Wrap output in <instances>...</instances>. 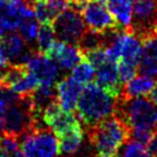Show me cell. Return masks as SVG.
<instances>
[{
    "label": "cell",
    "mask_w": 157,
    "mask_h": 157,
    "mask_svg": "<svg viewBox=\"0 0 157 157\" xmlns=\"http://www.w3.org/2000/svg\"><path fill=\"white\" fill-rule=\"evenodd\" d=\"M117 99L116 96L111 95L96 82L86 84L76 105L78 118L87 127L95 126L114 114Z\"/></svg>",
    "instance_id": "6da1fadb"
},
{
    "label": "cell",
    "mask_w": 157,
    "mask_h": 157,
    "mask_svg": "<svg viewBox=\"0 0 157 157\" xmlns=\"http://www.w3.org/2000/svg\"><path fill=\"white\" fill-rule=\"evenodd\" d=\"M129 127L116 114L95 126L88 127V140L97 157H109L118 154L129 140Z\"/></svg>",
    "instance_id": "7a4b0ae2"
},
{
    "label": "cell",
    "mask_w": 157,
    "mask_h": 157,
    "mask_svg": "<svg viewBox=\"0 0 157 157\" xmlns=\"http://www.w3.org/2000/svg\"><path fill=\"white\" fill-rule=\"evenodd\" d=\"M114 114L131 128L157 129V105L149 98L118 97Z\"/></svg>",
    "instance_id": "3957f363"
},
{
    "label": "cell",
    "mask_w": 157,
    "mask_h": 157,
    "mask_svg": "<svg viewBox=\"0 0 157 157\" xmlns=\"http://www.w3.org/2000/svg\"><path fill=\"white\" fill-rule=\"evenodd\" d=\"M20 140L25 157H56L60 152L59 140L48 126L35 128Z\"/></svg>",
    "instance_id": "277c9868"
},
{
    "label": "cell",
    "mask_w": 157,
    "mask_h": 157,
    "mask_svg": "<svg viewBox=\"0 0 157 157\" xmlns=\"http://www.w3.org/2000/svg\"><path fill=\"white\" fill-rule=\"evenodd\" d=\"M133 19L131 33L142 40L157 33V0H132Z\"/></svg>",
    "instance_id": "5b68a950"
},
{
    "label": "cell",
    "mask_w": 157,
    "mask_h": 157,
    "mask_svg": "<svg viewBox=\"0 0 157 157\" xmlns=\"http://www.w3.org/2000/svg\"><path fill=\"white\" fill-rule=\"evenodd\" d=\"M53 29L60 40L72 44H78V39L87 30L81 13L75 8L67 7L54 19Z\"/></svg>",
    "instance_id": "8992f818"
},
{
    "label": "cell",
    "mask_w": 157,
    "mask_h": 157,
    "mask_svg": "<svg viewBox=\"0 0 157 157\" xmlns=\"http://www.w3.org/2000/svg\"><path fill=\"white\" fill-rule=\"evenodd\" d=\"M80 13L88 29L104 33L110 29L120 28L105 4L95 0H88Z\"/></svg>",
    "instance_id": "52a82bcc"
},
{
    "label": "cell",
    "mask_w": 157,
    "mask_h": 157,
    "mask_svg": "<svg viewBox=\"0 0 157 157\" xmlns=\"http://www.w3.org/2000/svg\"><path fill=\"white\" fill-rule=\"evenodd\" d=\"M42 119L45 125L58 137L81 125L72 111L64 110L59 105L58 101L52 102L44 109L42 113Z\"/></svg>",
    "instance_id": "ba28073f"
},
{
    "label": "cell",
    "mask_w": 157,
    "mask_h": 157,
    "mask_svg": "<svg viewBox=\"0 0 157 157\" xmlns=\"http://www.w3.org/2000/svg\"><path fill=\"white\" fill-rule=\"evenodd\" d=\"M35 13L33 6L25 0H10L7 1L0 12V23L2 28L8 31L19 29L23 20L34 19Z\"/></svg>",
    "instance_id": "9c48e42d"
},
{
    "label": "cell",
    "mask_w": 157,
    "mask_h": 157,
    "mask_svg": "<svg viewBox=\"0 0 157 157\" xmlns=\"http://www.w3.org/2000/svg\"><path fill=\"white\" fill-rule=\"evenodd\" d=\"M27 67L38 80L39 86H53L59 76V65L45 53H33Z\"/></svg>",
    "instance_id": "30bf717a"
},
{
    "label": "cell",
    "mask_w": 157,
    "mask_h": 157,
    "mask_svg": "<svg viewBox=\"0 0 157 157\" xmlns=\"http://www.w3.org/2000/svg\"><path fill=\"white\" fill-rule=\"evenodd\" d=\"M0 46L10 64L27 65L34 53L33 50L25 46V42L20 34H16L15 31H10V34L1 37Z\"/></svg>",
    "instance_id": "8fae6325"
},
{
    "label": "cell",
    "mask_w": 157,
    "mask_h": 157,
    "mask_svg": "<svg viewBox=\"0 0 157 157\" xmlns=\"http://www.w3.org/2000/svg\"><path fill=\"white\" fill-rule=\"evenodd\" d=\"M46 54L56 60L59 67L65 71L72 69L78 63L84 59L83 52L78 44H72L64 40H56Z\"/></svg>",
    "instance_id": "7c38bea8"
},
{
    "label": "cell",
    "mask_w": 157,
    "mask_h": 157,
    "mask_svg": "<svg viewBox=\"0 0 157 157\" xmlns=\"http://www.w3.org/2000/svg\"><path fill=\"white\" fill-rule=\"evenodd\" d=\"M141 42L142 52L137 65V72L141 75L157 78V33L149 35Z\"/></svg>",
    "instance_id": "4fadbf2b"
},
{
    "label": "cell",
    "mask_w": 157,
    "mask_h": 157,
    "mask_svg": "<svg viewBox=\"0 0 157 157\" xmlns=\"http://www.w3.org/2000/svg\"><path fill=\"white\" fill-rule=\"evenodd\" d=\"M96 83L106 89L111 95L119 97L123 91V83L119 78L117 63L108 59L103 65L96 68Z\"/></svg>",
    "instance_id": "5bb4252c"
},
{
    "label": "cell",
    "mask_w": 157,
    "mask_h": 157,
    "mask_svg": "<svg viewBox=\"0 0 157 157\" xmlns=\"http://www.w3.org/2000/svg\"><path fill=\"white\" fill-rule=\"evenodd\" d=\"M57 101L59 105L66 111H73L76 109L78 97L81 95V84L74 81L71 76L64 78L57 83Z\"/></svg>",
    "instance_id": "9a60e30c"
},
{
    "label": "cell",
    "mask_w": 157,
    "mask_h": 157,
    "mask_svg": "<svg viewBox=\"0 0 157 157\" xmlns=\"http://www.w3.org/2000/svg\"><path fill=\"white\" fill-rule=\"evenodd\" d=\"M35 17L42 25H52L54 19L68 7L67 0H34L31 2Z\"/></svg>",
    "instance_id": "2e32d148"
},
{
    "label": "cell",
    "mask_w": 157,
    "mask_h": 157,
    "mask_svg": "<svg viewBox=\"0 0 157 157\" xmlns=\"http://www.w3.org/2000/svg\"><path fill=\"white\" fill-rule=\"evenodd\" d=\"M106 6L117 21L118 25L123 30L131 31L133 19L132 0H108Z\"/></svg>",
    "instance_id": "e0dca14e"
},
{
    "label": "cell",
    "mask_w": 157,
    "mask_h": 157,
    "mask_svg": "<svg viewBox=\"0 0 157 157\" xmlns=\"http://www.w3.org/2000/svg\"><path fill=\"white\" fill-rule=\"evenodd\" d=\"M142 52V42L141 39L131 31H126L124 35L123 50H121V58L120 60L126 61L128 64L136 66L140 63Z\"/></svg>",
    "instance_id": "ac0fdd59"
},
{
    "label": "cell",
    "mask_w": 157,
    "mask_h": 157,
    "mask_svg": "<svg viewBox=\"0 0 157 157\" xmlns=\"http://www.w3.org/2000/svg\"><path fill=\"white\" fill-rule=\"evenodd\" d=\"M155 78L147 76V75H140L137 78H133L131 81L123 86V91L119 97L121 98H131L137 96H146L150 93L152 87L155 86Z\"/></svg>",
    "instance_id": "d6986e66"
},
{
    "label": "cell",
    "mask_w": 157,
    "mask_h": 157,
    "mask_svg": "<svg viewBox=\"0 0 157 157\" xmlns=\"http://www.w3.org/2000/svg\"><path fill=\"white\" fill-rule=\"evenodd\" d=\"M83 128L80 125L59 136V151L65 155H74L83 143Z\"/></svg>",
    "instance_id": "ffe728a7"
},
{
    "label": "cell",
    "mask_w": 157,
    "mask_h": 157,
    "mask_svg": "<svg viewBox=\"0 0 157 157\" xmlns=\"http://www.w3.org/2000/svg\"><path fill=\"white\" fill-rule=\"evenodd\" d=\"M95 74H96L95 67L89 63L88 60L82 59L80 63H78L72 68L71 78L81 86H86V84L90 83L93 81L94 78H95Z\"/></svg>",
    "instance_id": "44dd1931"
},
{
    "label": "cell",
    "mask_w": 157,
    "mask_h": 157,
    "mask_svg": "<svg viewBox=\"0 0 157 157\" xmlns=\"http://www.w3.org/2000/svg\"><path fill=\"white\" fill-rule=\"evenodd\" d=\"M56 38H57V35L53 29V25H42V27H39L38 35H37V38L35 42L37 45V50L39 52L46 54L56 42Z\"/></svg>",
    "instance_id": "7402d4cb"
},
{
    "label": "cell",
    "mask_w": 157,
    "mask_h": 157,
    "mask_svg": "<svg viewBox=\"0 0 157 157\" xmlns=\"http://www.w3.org/2000/svg\"><path fill=\"white\" fill-rule=\"evenodd\" d=\"M105 44V36L104 33L95 31V30L88 29L83 33L81 38L78 39V48L82 50V52L89 51V50L96 49L99 46H104Z\"/></svg>",
    "instance_id": "603a6c76"
},
{
    "label": "cell",
    "mask_w": 157,
    "mask_h": 157,
    "mask_svg": "<svg viewBox=\"0 0 157 157\" xmlns=\"http://www.w3.org/2000/svg\"><path fill=\"white\" fill-rule=\"evenodd\" d=\"M19 151V139L2 133L0 135V157H14Z\"/></svg>",
    "instance_id": "cb8c5ba5"
},
{
    "label": "cell",
    "mask_w": 157,
    "mask_h": 157,
    "mask_svg": "<svg viewBox=\"0 0 157 157\" xmlns=\"http://www.w3.org/2000/svg\"><path fill=\"white\" fill-rule=\"evenodd\" d=\"M38 30V22L35 19L23 20V22L19 27L20 36L23 38L25 43H34V42H36Z\"/></svg>",
    "instance_id": "d4e9b609"
},
{
    "label": "cell",
    "mask_w": 157,
    "mask_h": 157,
    "mask_svg": "<svg viewBox=\"0 0 157 157\" xmlns=\"http://www.w3.org/2000/svg\"><path fill=\"white\" fill-rule=\"evenodd\" d=\"M121 157H155L147 150V148L140 143L128 140L121 152Z\"/></svg>",
    "instance_id": "484cf974"
},
{
    "label": "cell",
    "mask_w": 157,
    "mask_h": 157,
    "mask_svg": "<svg viewBox=\"0 0 157 157\" xmlns=\"http://www.w3.org/2000/svg\"><path fill=\"white\" fill-rule=\"evenodd\" d=\"M83 56L84 59L88 60L89 63L95 67V69L98 68L101 65H103L109 59L105 46H99V48H96V49L86 51V52H83Z\"/></svg>",
    "instance_id": "4316f807"
},
{
    "label": "cell",
    "mask_w": 157,
    "mask_h": 157,
    "mask_svg": "<svg viewBox=\"0 0 157 157\" xmlns=\"http://www.w3.org/2000/svg\"><path fill=\"white\" fill-rule=\"evenodd\" d=\"M117 68H118V74H119L120 82L123 84L127 83L128 81H131L136 75V71H137L136 66L128 64V63L123 61V60H119L117 63Z\"/></svg>",
    "instance_id": "83f0119b"
},
{
    "label": "cell",
    "mask_w": 157,
    "mask_h": 157,
    "mask_svg": "<svg viewBox=\"0 0 157 157\" xmlns=\"http://www.w3.org/2000/svg\"><path fill=\"white\" fill-rule=\"evenodd\" d=\"M152 132L154 131L147 129V128H131V131H129V140L135 141V142L147 147L148 142L151 139Z\"/></svg>",
    "instance_id": "f1b7e54d"
},
{
    "label": "cell",
    "mask_w": 157,
    "mask_h": 157,
    "mask_svg": "<svg viewBox=\"0 0 157 157\" xmlns=\"http://www.w3.org/2000/svg\"><path fill=\"white\" fill-rule=\"evenodd\" d=\"M146 148H147V150L150 152L151 155L157 157V129H155V131L152 132L151 139H150V141L148 142Z\"/></svg>",
    "instance_id": "f546056e"
},
{
    "label": "cell",
    "mask_w": 157,
    "mask_h": 157,
    "mask_svg": "<svg viewBox=\"0 0 157 157\" xmlns=\"http://www.w3.org/2000/svg\"><path fill=\"white\" fill-rule=\"evenodd\" d=\"M7 108H8V104L2 98H0V133H2V129H4V114Z\"/></svg>",
    "instance_id": "4dcf8cb0"
},
{
    "label": "cell",
    "mask_w": 157,
    "mask_h": 157,
    "mask_svg": "<svg viewBox=\"0 0 157 157\" xmlns=\"http://www.w3.org/2000/svg\"><path fill=\"white\" fill-rule=\"evenodd\" d=\"M8 64H10V61H8V59L6 57V54H5V52H4L2 48L0 46V68H5Z\"/></svg>",
    "instance_id": "1f68e13d"
},
{
    "label": "cell",
    "mask_w": 157,
    "mask_h": 157,
    "mask_svg": "<svg viewBox=\"0 0 157 157\" xmlns=\"http://www.w3.org/2000/svg\"><path fill=\"white\" fill-rule=\"evenodd\" d=\"M148 95H149V99L155 105H157V83H155V86L152 87V89L150 90V93L148 94Z\"/></svg>",
    "instance_id": "d6a6232c"
},
{
    "label": "cell",
    "mask_w": 157,
    "mask_h": 157,
    "mask_svg": "<svg viewBox=\"0 0 157 157\" xmlns=\"http://www.w3.org/2000/svg\"><path fill=\"white\" fill-rule=\"evenodd\" d=\"M5 4H6V0H0V12L2 10V8H4Z\"/></svg>",
    "instance_id": "836d02e7"
},
{
    "label": "cell",
    "mask_w": 157,
    "mask_h": 157,
    "mask_svg": "<svg viewBox=\"0 0 157 157\" xmlns=\"http://www.w3.org/2000/svg\"><path fill=\"white\" fill-rule=\"evenodd\" d=\"M4 31H5V29L2 28V25H1V23H0V39H1L2 35H4Z\"/></svg>",
    "instance_id": "e575fe53"
},
{
    "label": "cell",
    "mask_w": 157,
    "mask_h": 157,
    "mask_svg": "<svg viewBox=\"0 0 157 157\" xmlns=\"http://www.w3.org/2000/svg\"><path fill=\"white\" fill-rule=\"evenodd\" d=\"M14 157H25V155H23V152L19 151V152H17V154H16V155H15Z\"/></svg>",
    "instance_id": "d590c367"
},
{
    "label": "cell",
    "mask_w": 157,
    "mask_h": 157,
    "mask_svg": "<svg viewBox=\"0 0 157 157\" xmlns=\"http://www.w3.org/2000/svg\"><path fill=\"white\" fill-rule=\"evenodd\" d=\"M95 1H98V2H102V4H105V5H106V1H108V0H95Z\"/></svg>",
    "instance_id": "8d00e7d4"
},
{
    "label": "cell",
    "mask_w": 157,
    "mask_h": 157,
    "mask_svg": "<svg viewBox=\"0 0 157 157\" xmlns=\"http://www.w3.org/2000/svg\"><path fill=\"white\" fill-rule=\"evenodd\" d=\"M109 157H119V156H118V154H116V155H112V156H109Z\"/></svg>",
    "instance_id": "74e56055"
},
{
    "label": "cell",
    "mask_w": 157,
    "mask_h": 157,
    "mask_svg": "<svg viewBox=\"0 0 157 157\" xmlns=\"http://www.w3.org/2000/svg\"><path fill=\"white\" fill-rule=\"evenodd\" d=\"M6 1H10V0H6Z\"/></svg>",
    "instance_id": "f35d334b"
}]
</instances>
